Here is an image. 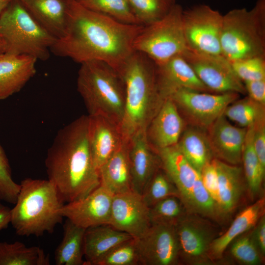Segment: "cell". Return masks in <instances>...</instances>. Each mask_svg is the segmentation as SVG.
<instances>
[{
    "mask_svg": "<svg viewBox=\"0 0 265 265\" xmlns=\"http://www.w3.org/2000/svg\"><path fill=\"white\" fill-rule=\"evenodd\" d=\"M187 213L181 199L170 196L149 208L151 223H164L175 226Z\"/></svg>",
    "mask_w": 265,
    "mask_h": 265,
    "instance_id": "35",
    "label": "cell"
},
{
    "mask_svg": "<svg viewBox=\"0 0 265 265\" xmlns=\"http://www.w3.org/2000/svg\"><path fill=\"white\" fill-rule=\"evenodd\" d=\"M139 258L133 238L116 245L96 263L95 265H137Z\"/></svg>",
    "mask_w": 265,
    "mask_h": 265,
    "instance_id": "37",
    "label": "cell"
},
{
    "mask_svg": "<svg viewBox=\"0 0 265 265\" xmlns=\"http://www.w3.org/2000/svg\"><path fill=\"white\" fill-rule=\"evenodd\" d=\"M33 18L55 38L64 34L68 0H19Z\"/></svg>",
    "mask_w": 265,
    "mask_h": 265,
    "instance_id": "25",
    "label": "cell"
},
{
    "mask_svg": "<svg viewBox=\"0 0 265 265\" xmlns=\"http://www.w3.org/2000/svg\"><path fill=\"white\" fill-rule=\"evenodd\" d=\"M246 92L248 97L260 103L265 105V79L244 81Z\"/></svg>",
    "mask_w": 265,
    "mask_h": 265,
    "instance_id": "44",
    "label": "cell"
},
{
    "mask_svg": "<svg viewBox=\"0 0 265 265\" xmlns=\"http://www.w3.org/2000/svg\"><path fill=\"white\" fill-rule=\"evenodd\" d=\"M136 18L142 25L151 24L164 17L176 0H127Z\"/></svg>",
    "mask_w": 265,
    "mask_h": 265,
    "instance_id": "34",
    "label": "cell"
},
{
    "mask_svg": "<svg viewBox=\"0 0 265 265\" xmlns=\"http://www.w3.org/2000/svg\"><path fill=\"white\" fill-rule=\"evenodd\" d=\"M254 126L247 128L241 159L244 178L252 198L260 195L265 174V169L262 166L253 146Z\"/></svg>",
    "mask_w": 265,
    "mask_h": 265,
    "instance_id": "31",
    "label": "cell"
},
{
    "mask_svg": "<svg viewBox=\"0 0 265 265\" xmlns=\"http://www.w3.org/2000/svg\"><path fill=\"white\" fill-rule=\"evenodd\" d=\"M37 60L28 55L0 54V101L18 92L34 75Z\"/></svg>",
    "mask_w": 265,
    "mask_h": 265,
    "instance_id": "22",
    "label": "cell"
},
{
    "mask_svg": "<svg viewBox=\"0 0 265 265\" xmlns=\"http://www.w3.org/2000/svg\"><path fill=\"white\" fill-rule=\"evenodd\" d=\"M5 52V46L3 41L0 35V53H3Z\"/></svg>",
    "mask_w": 265,
    "mask_h": 265,
    "instance_id": "48",
    "label": "cell"
},
{
    "mask_svg": "<svg viewBox=\"0 0 265 265\" xmlns=\"http://www.w3.org/2000/svg\"></svg>",
    "mask_w": 265,
    "mask_h": 265,
    "instance_id": "50",
    "label": "cell"
},
{
    "mask_svg": "<svg viewBox=\"0 0 265 265\" xmlns=\"http://www.w3.org/2000/svg\"><path fill=\"white\" fill-rule=\"evenodd\" d=\"M133 238L127 233L109 224L89 227L83 239L84 265H95L97 261L116 245Z\"/></svg>",
    "mask_w": 265,
    "mask_h": 265,
    "instance_id": "27",
    "label": "cell"
},
{
    "mask_svg": "<svg viewBox=\"0 0 265 265\" xmlns=\"http://www.w3.org/2000/svg\"><path fill=\"white\" fill-rule=\"evenodd\" d=\"M4 53L28 55L43 61L56 40L31 16L19 0H11L0 14Z\"/></svg>",
    "mask_w": 265,
    "mask_h": 265,
    "instance_id": "7",
    "label": "cell"
},
{
    "mask_svg": "<svg viewBox=\"0 0 265 265\" xmlns=\"http://www.w3.org/2000/svg\"><path fill=\"white\" fill-rule=\"evenodd\" d=\"M191 213L219 220L216 205L205 187L201 174L195 181L192 189Z\"/></svg>",
    "mask_w": 265,
    "mask_h": 265,
    "instance_id": "38",
    "label": "cell"
},
{
    "mask_svg": "<svg viewBox=\"0 0 265 265\" xmlns=\"http://www.w3.org/2000/svg\"><path fill=\"white\" fill-rule=\"evenodd\" d=\"M253 146L262 166L265 169V121L254 126Z\"/></svg>",
    "mask_w": 265,
    "mask_h": 265,
    "instance_id": "43",
    "label": "cell"
},
{
    "mask_svg": "<svg viewBox=\"0 0 265 265\" xmlns=\"http://www.w3.org/2000/svg\"><path fill=\"white\" fill-rule=\"evenodd\" d=\"M218 182L217 204L219 220L228 217L234 211L242 196L244 173L241 167L213 159Z\"/></svg>",
    "mask_w": 265,
    "mask_h": 265,
    "instance_id": "21",
    "label": "cell"
},
{
    "mask_svg": "<svg viewBox=\"0 0 265 265\" xmlns=\"http://www.w3.org/2000/svg\"><path fill=\"white\" fill-rule=\"evenodd\" d=\"M84 7L108 16L120 22L141 25L134 15L127 0H76Z\"/></svg>",
    "mask_w": 265,
    "mask_h": 265,
    "instance_id": "33",
    "label": "cell"
},
{
    "mask_svg": "<svg viewBox=\"0 0 265 265\" xmlns=\"http://www.w3.org/2000/svg\"><path fill=\"white\" fill-rule=\"evenodd\" d=\"M223 15L206 4L183 11V26L187 49L207 54L222 55L220 37Z\"/></svg>",
    "mask_w": 265,
    "mask_h": 265,
    "instance_id": "10",
    "label": "cell"
},
{
    "mask_svg": "<svg viewBox=\"0 0 265 265\" xmlns=\"http://www.w3.org/2000/svg\"><path fill=\"white\" fill-rule=\"evenodd\" d=\"M161 168L176 187L187 212L191 213V193L200 174L187 161L177 144L159 149Z\"/></svg>",
    "mask_w": 265,
    "mask_h": 265,
    "instance_id": "19",
    "label": "cell"
},
{
    "mask_svg": "<svg viewBox=\"0 0 265 265\" xmlns=\"http://www.w3.org/2000/svg\"><path fill=\"white\" fill-rule=\"evenodd\" d=\"M88 115L60 129L45 159L48 180L67 203L82 198L100 186L88 136Z\"/></svg>",
    "mask_w": 265,
    "mask_h": 265,
    "instance_id": "2",
    "label": "cell"
},
{
    "mask_svg": "<svg viewBox=\"0 0 265 265\" xmlns=\"http://www.w3.org/2000/svg\"><path fill=\"white\" fill-rule=\"evenodd\" d=\"M108 224L138 238L151 225L149 207L142 195L132 190L113 195Z\"/></svg>",
    "mask_w": 265,
    "mask_h": 265,
    "instance_id": "14",
    "label": "cell"
},
{
    "mask_svg": "<svg viewBox=\"0 0 265 265\" xmlns=\"http://www.w3.org/2000/svg\"><path fill=\"white\" fill-rule=\"evenodd\" d=\"M20 187L12 179L8 159L0 145V200L14 205Z\"/></svg>",
    "mask_w": 265,
    "mask_h": 265,
    "instance_id": "40",
    "label": "cell"
},
{
    "mask_svg": "<svg viewBox=\"0 0 265 265\" xmlns=\"http://www.w3.org/2000/svg\"><path fill=\"white\" fill-rule=\"evenodd\" d=\"M11 209L0 203V231L7 228L10 223Z\"/></svg>",
    "mask_w": 265,
    "mask_h": 265,
    "instance_id": "46",
    "label": "cell"
},
{
    "mask_svg": "<svg viewBox=\"0 0 265 265\" xmlns=\"http://www.w3.org/2000/svg\"><path fill=\"white\" fill-rule=\"evenodd\" d=\"M184 121L178 107L166 98L146 130L147 139L157 151L177 144L183 132Z\"/></svg>",
    "mask_w": 265,
    "mask_h": 265,
    "instance_id": "20",
    "label": "cell"
},
{
    "mask_svg": "<svg viewBox=\"0 0 265 265\" xmlns=\"http://www.w3.org/2000/svg\"><path fill=\"white\" fill-rule=\"evenodd\" d=\"M49 256L39 246L20 241L0 242V265H49Z\"/></svg>",
    "mask_w": 265,
    "mask_h": 265,
    "instance_id": "30",
    "label": "cell"
},
{
    "mask_svg": "<svg viewBox=\"0 0 265 265\" xmlns=\"http://www.w3.org/2000/svg\"><path fill=\"white\" fill-rule=\"evenodd\" d=\"M207 129L213 156L227 163L239 164L241 161L247 128L233 125L223 113Z\"/></svg>",
    "mask_w": 265,
    "mask_h": 265,
    "instance_id": "16",
    "label": "cell"
},
{
    "mask_svg": "<svg viewBox=\"0 0 265 265\" xmlns=\"http://www.w3.org/2000/svg\"><path fill=\"white\" fill-rule=\"evenodd\" d=\"M230 252L235 260L244 265H259L264 260L251 238V233L234 241Z\"/></svg>",
    "mask_w": 265,
    "mask_h": 265,
    "instance_id": "39",
    "label": "cell"
},
{
    "mask_svg": "<svg viewBox=\"0 0 265 265\" xmlns=\"http://www.w3.org/2000/svg\"><path fill=\"white\" fill-rule=\"evenodd\" d=\"M134 239L139 265H177L180 263L175 226L151 223L142 237Z\"/></svg>",
    "mask_w": 265,
    "mask_h": 265,
    "instance_id": "13",
    "label": "cell"
},
{
    "mask_svg": "<svg viewBox=\"0 0 265 265\" xmlns=\"http://www.w3.org/2000/svg\"><path fill=\"white\" fill-rule=\"evenodd\" d=\"M63 238L54 252L56 265H84L83 239L85 230L66 219Z\"/></svg>",
    "mask_w": 265,
    "mask_h": 265,
    "instance_id": "28",
    "label": "cell"
},
{
    "mask_svg": "<svg viewBox=\"0 0 265 265\" xmlns=\"http://www.w3.org/2000/svg\"><path fill=\"white\" fill-rule=\"evenodd\" d=\"M222 55L230 62L265 57V0H257L250 10H231L223 15Z\"/></svg>",
    "mask_w": 265,
    "mask_h": 265,
    "instance_id": "6",
    "label": "cell"
},
{
    "mask_svg": "<svg viewBox=\"0 0 265 265\" xmlns=\"http://www.w3.org/2000/svg\"><path fill=\"white\" fill-rule=\"evenodd\" d=\"M113 196L100 185L84 197L65 203L60 213L63 217L85 229L108 224Z\"/></svg>",
    "mask_w": 265,
    "mask_h": 265,
    "instance_id": "15",
    "label": "cell"
},
{
    "mask_svg": "<svg viewBox=\"0 0 265 265\" xmlns=\"http://www.w3.org/2000/svg\"><path fill=\"white\" fill-rule=\"evenodd\" d=\"M183 9L176 3L162 18L146 26L135 38L133 48L151 59L156 65L186 49L183 26Z\"/></svg>",
    "mask_w": 265,
    "mask_h": 265,
    "instance_id": "8",
    "label": "cell"
},
{
    "mask_svg": "<svg viewBox=\"0 0 265 265\" xmlns=\"http://www.w3.org/2000/svg\"><path fill=\"white\" fill-rule=\"evenodd\" d=\"M88 136L94 163L99 170L114 153L129 140L121 124L102 115H88Z\"/></svg>",
    "mask_w": 265,
    "mask_h": 265,
    "instance_id": "17",
    "label": "cell"
},
{
    "mask_svg": "<svg viewBox=\"0 0 265 265\" xmlns=\"http://www.w3.org/2000/svg\"><path fill=\"white\" fill-rule=\"evenodd\" d=\"M223 114L240 127L247 128L265 121V105L248 96L228 105Z\"/></svg>",
    "mask_w": 265,
    "mask_h": 265,
    "instance_id": "32",
    "label": "cell"
},
{
    "mask_svg": "<svg viewBox=\"0 0 265 265\" xmlns=\"http://www.w3.org/2000/svg\"><path fill=\"white\" fill-rule=\"evenodd\" d=\"M132 190L142 195L156 172L161 167L157 151L149 142L146 131L133 135L129 141Z\"/></svg>",
    "mask_w": 265,
    "mask_h": 265,
    "instance_id": "18",
    "label": "cell"
},
{
    "mask_svg": "<svg viewBox=\"0 0 265 265\" xmlns=\"http://www.w3.org/2000/svg\"><path fill=\"white\" fill-rule=\"evenodd\" d=\"M265 199H259L238 214L228 229L221 236L212 241L209 251L211 260L221 259L227 247L239 236L254 227L260 218L265 214Z\"/></svg>",
    "mask_w": 265,
    "mask_h": 265,
    "instance_id": "26",
    "label": "cell"
},
{
    "mask_svg": "<svg viewBox=\"0 0 265 265\" xmlns=\"http://www.w3.org/2000/svg\"><path fill=\"white\" fill-rule=\"evenodd\" d=\"M177 145L187 161L199 173L213 159L207 134L199 129H187Z\"/></svg>",
    "mask_w": 265,
    "mask_h": 265,
    "instance_id": "29",
    "label": "cell"
},
{
    "mask_svg": "<svg viewBox=\"0 0 265 265\" xmlns=\"http://www.w3.org/2000/svg\"><path fill=\"white\" fill-rule=\"evenodd\" d=\"M120 75L125 90L121 128L130 139L137 132L146 131L164 99L158 89L155 64L145 54L134 51Z\"/></svg>",
    "mask_w": 265,
    "mask_h": 265,
    "instance_id": "3",
    "label": "cell"
},
{
    "mask_svg": "<svg viewBox=\"0 0 265 265\" xmlns=\"http://www.w3.org/2000/svg\"><path fill=\"white\" fill-rule=\"evenodd\" d=\"M10 224L20 236L37 237L52 234L62 223L60 210L65 204L49 180L26 178L21 181Z\"/></svg>",
    "mask_w": 265,
    "mask_h": 265,
    "instance_id": "4",
    "label": "cell"
},
{
    "mask_svg": "<svg viewBox=\"0 0 265 265\" xmlns=\"http://www.w3.org/2000/svg\"><path fill=\"white\" fill-rule=\"evenodd\" d=\"M200 216L187 212L175 225L180 262L192 265L214 263L209 251L216 232L212 225Z\"/></svg>",
    "mask_w": 265,
    "mask_h": 265,
    "instance_id": "11",
    "label": "cell"
},
{
    "mask_svg": "<svg viewBox=\"0 0 265 265\" xmlns=\"http://www.w3.org/2000/svg\"><path fill=\"white\" fill-rule=\"evenodd\" d=\"M200 174L203 184L215 202L217 209L218 200V176L213 159L203 168Z\"/></svg>",
    "mask_w": 265,
    "mask_h": 265,
    "instance_id": "42",
    "label": "cell"
},
{
    "mask_svg": "<svg viewBox=\"0 0 265 265\" xmlns=\"http://www.w3.org/2000/svg\"><path fill=\"white\" fill-rule=\"evenodd\" d=\"M159 93L163 98L172 100L196 126L204 128L210 126L239 96L234 92L210 94L180 86L170 87Z\"/></svg>",
    "mask_w": 265,
    "mask_h": 265,
    "instance_id": "9",
    "label": "cell"
},
{
    "mask_svg": "<svg viewBox=\"0 0 265 265\" xmlns=\"http://www.w3.org/2000/svg\"><path fill=\"white\" fill-rule=\"evenodd\" d=\"M129 141L126 140L99 169L100 185L113 195L132 190Z\"/></svg>",
    "mask_w": 265,
    "mask_h": 265,
    "instance_id": "24",
    "label": "cell"
},
{
    "mask_svg": "<svg viewBox=\"0 0 265 265\" xmlns=\"http://www.w3.org/2000/svg\"><path fill=\"white\" fill-rule=\"evenodd\" d=\"M141 195L149 208L170 196L180 198L176 187L161 167L152 177Z\"/></svg>",
    "mask_w": 265,
    "mask_h": 265,
    "instance_id": "36",
    "label": "cell"
},
{
    "mask_svg": "<svg viewBox=\"0 0 265 265\" xmlns=\"http://www.w3.org/2000/svg\"><path fill=\"white\" fill-rule=\"evenodd\" d=\"M156 69L159 92L176 86L204 92L211 91L201 81L182 54L175 55L164 62L156 65Z\"/></svg>",
    "mask_w": 265,
    "mask_h": 265,
    "instance_id": "23",
    "label": "cell"
},
{
    "mask_svg": "<svg viewBox=\"0 0 265 265\" xmlns=\"http://www.w3.org/2000/svg\"><path fill=\"white\" fill-rule=\"evenodd\" d=\"M237 77L243 82L245 81L265 79V59L253 57L231 62Z\"/></svg>",
    "mask_w": 265,
    "mask_h": 265,
    "instance_id": "41",
    "label": "cell"
},
{
    "mask_svg": "<svg viewBox=\"0 0 265 265\" xmlns=\"http://www.w3.org/2000/svg\"><path fill=\"white\" fill-rule=\"evenodd\" d=\"M181 54L211 91L246 93L243 82L234 72L231 62L222 55L201 53L188 49Z\"/></svg>",
    "mask_w": 265,
    "mask_h": 265,
    "instance_id": "12",
    "label": "cell"
},
{
    "mask_svg": "<svg viewBox=\"0 0 265 265\" xmlns=\"http://www.w3.org/2000/svg\"><path fill=\"white\" fill-rule=\"evenodd\" d=\"M144 26L120 22L91 11L76 0H68L64 34L56 39L51 51L80 64L104 62L120 75L134 51L133 42Z\"/></svg>",
    "mask_w": 265,
    "mask_h": 265,
    "instance_id": "1",
    "label": "cell"
},
{
    "mask_svg": "<svg viewBox=\"0 0 265 265\" xmlns=\"http://www.w3.org/2000/svg\"><path fill=\"white\" fill-rule=\"evenodd\" d=\"M11 0H0V14L7 6Z\"/></svg>",
    "mask_w": 265,
    "mask_h": 265,
    "instance_id": "47",
    "label": "cell"
},
{
    "mask_svg": "<svg viewBox=\"0 0 265 265\" xmlns=\"http://www.w3.org/2000/svg\"><path fill=\"white\" fill-rule=\"evenodd\" d=\"M77 89L89 115H102L121 124L125 90L121 76L106 63L92 60L81 64Z\"/></svg>",
    "mask_w": 265,
    "mask_h": 265,
    "instance_id": "5",
    "label": "cell"
},
{
    "mask_svg": "<svg viewBox=\"0 0 265 265\" xmlns=\"http://www.w3.org/2000/svg\"><path fill=\"white\" fill-rule=\"evenodd\" d=\"M0 54H1V53H0Z\"/></svg>",
    "mask_w": 265,
    "mask_h": 265,
    "instance_id": "49",
    "label": "cell"
},
{
    "mask_svg": "<svg viewBox=\"0 0 265 265\" xmlns=\"http://www.w3.org/2000/svg\"><path fill=\"white\" fill-rule=\"evenodd\" d=\"M254 229L251 232V238L259 252L265 256V216L263 215L259 220Z\"/></svg>",
    "mask_w": 265,
    "mask_h": 265,
    "instance_id": "45",
    "label": "cell"
}]
</instances>
